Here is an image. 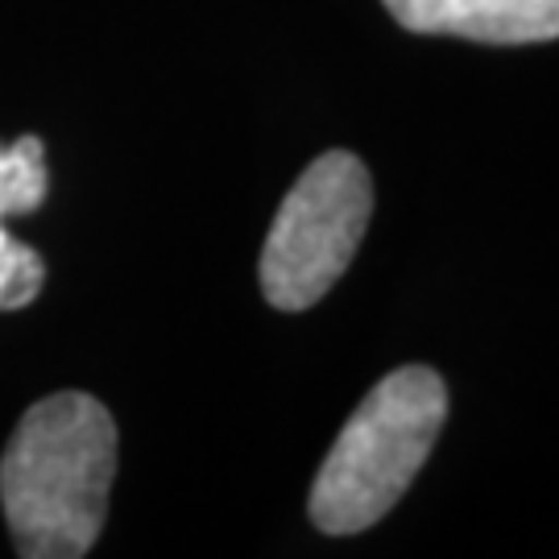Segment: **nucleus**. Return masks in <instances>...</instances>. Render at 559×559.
I'll list each match as a JSON object with an SVG mask.
<instances>
[{"label":"nucleus","instance_id":"20e7f679","mask_svg":"<svg viewBox=\"0 0 559 559\" xmlns=\"http://www.w3.org/2000/svg\"><path fill=\"white\" fill-rule=\"evenodd\" d=\"M411 34H452L489 46L559 38V0H381Z\"/></svg>","mask_w":559,"mask_h":559},{"label":"nucleus","instance_id":"39448f33","mask_svg":"<svg viewBox=\"0 0 559 559\" xmlns=\"http://www.w3.org/2000/svg\"><path fill=\"white\" fill-rule=\"evenodd\" d=\"M46 191H50V175H46L41 141L21 138L9 150L0 145V221L41 207ZM41 282H46V261L0 228V311L29 307L41 295Z\"/></svg>","mask_w":559,"mask_h":559},{"label":"nucleus","instance_id":"f257e3e1","mask_svg":"<svg viewBox=\"0 0 559 559\" xmlns=\"http://www.w3.org/2000/svg\"><path fill=\"white\" fill-rule=\"evenodd\" d=\"M117 477V423L92 394H50L0 456V506L25 559H80L100 539Z\"/></svg>","mask_w":559,"mask_h":559},{"label":"nucleus","instance_id":"f03ea898","mask_svg":"<svg viewBox=\"0 0 559 559\" xmlns=\"http://www.w3.org/2000/svg\"><path fill=\"white\" fill-rule=\"evenodd\" d=\"M448 419V385L427 365L381 378L344 423L311 485V522L323 535H360L419 477Z\"/></svg>","mask_w":559,"mask_h":559},{"label":"nucleus","instance_id":"7ed1b4c3","mask_svg":"<svg viewBox=\"0 0 559 559\" xmlns=\"http://www.w3.org/2000/svg\"><path fill=\"white\" fill-rule=\"evenodd\" d=\"M373 216V179L348 150H328L286 191L261 249V295L278 311H307L357 258Z\"/></svg>","mask_w":559,"mask_h":559}]
</instances>
